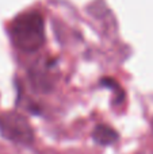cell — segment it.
<instances>
[{
    "mask_svg": "<svg viewBox=\"0 0 153 154\" xmlns=\"http://www.w3.org/2000/svg\"><path fill=\"white\" fill-rule=\"evenodd\" d=\"M10 35L14 46L24 53H33L45 43V23L38 11L20 14L10 26Z\"/></svg>",
    "mask_w": 153,
    "mask_h": 154,
    "instance_id": "1",
    "label": "cell"
},
{
    "mask_svg": "<svg viewBox=\"0 0 153 154\" xmlns=\"http://www.w3.org/2000/svg\"><path fill=\"white\" fill-rule=\"evenodd\" d=\"M0 133L4 138L20 145H31L34 131L29 120L18 112H5L0 115Z\"/></svg>",
    "mask_w": 153,
    "mask_h": 154,
    "instance_id": "2",
    "label": "cell"
},
{
    "mask_svg": "<svg viewBox=\"0 0 153 154\" xmlns=\"http://www.w3.org/2000/svg\"><path fill=\"white\" fill-rule=\"evenodd\" d=\"M56 66L54 60H45L41 58L34 66L30 69V81L34 89L39 92H49L54 87V76L53 69Z\"/></svg>",
    "mask_w": 153,
    "mask_h": 154,
    "instance_id": "3",
    "label": "cell"
},
{
    "mask_svg": "<svg viewBox=\"0 0 153 154\" xmlns=\"http://www.w3.org/2000/svg\"><path fill=\"white\" fill-rule=\"evenodd\" d=\"M92 138L96 143L103 145V146H108V145L115 143L119 139V135L113 127L106 125H98L92 131Z\"/></svg>",
    "mask_w": 153,
    "mask_h": 154,
    "instance_id": "4",
    "label": "cell"
},
{
    "mask_svg": "<svg viewBox=\"0 0 153 154\" xmlns=\"http://www.w3.org/2000/svg\"><path fill=\"white\" fill-rule=\"evenodd\" d=\"M100 84H102L103 87H107V88H110L111 91H114V93L117 95L115 103H121V101L123 100L125 93H123V91H122V88L115 82V80L114 79H110V77H103V79L100 80Z\"/></svg>",
    "mask_w": 153,
    "mask_h": 154,
    "instance_id": "5",
    "label": "cell"
}]
</instances>
